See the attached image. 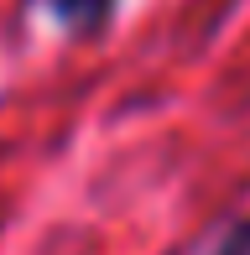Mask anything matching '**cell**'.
<instances>
[{"label":"cell","mask_w":250,"mask_h":255,"mask_svg":"<svg viewBox=\"0 0 250 255\" xmlns=\"http://www.w3.org/2000/svg\"><path fill=\"white\" fill-rule=\"evenodd\" d=\"M209 255H250V219H245V224H230V229L209 245Z\"/></svg>","instance_id":"7a4b0ae2"},{"label":"cell","mask_w":250,"mask_h":255,"mask_svg":"<svg viewBox=\"0 0 250 255\" xmlns=\"http://www.w3.org/2000/svg\"><path fill=\"white\" fill-rule=\"evenodd\" d=\"M42 5H47L52 16H58V26H68V31H94V26H105L115 0H42Z\"/></svg>","instance_id":"6da1fadb"}]
</instances>
